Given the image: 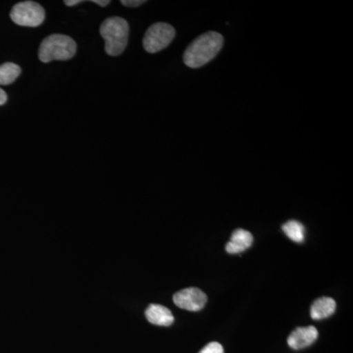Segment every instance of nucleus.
<instances>
[{
  "instance_id": "obj_7",
  "label": "nucleus",
  "mask_w": 353,
  "mask_h": 353,
  "mask_svg": "<svg viewBox=\"0 0 353 353\" xmlns=\"http://www.w3.org/2000/svg\"><path fill=\"white\" fill-rule=\"evenodd\" d=\"M318 339V331L314 326L299 327L290 334L288 345L292 350H301L312 345Z\"/></svg>"
},
{
  "instance_id": "obj_9",
  "label": "nucleus",
  "mask_w": 353,
  "mask_h": 353,
  "mask_svg": "<svg viewBox=\"0 0 353 353\" xmlns=\"http://www.w3.org/2000/svg\"><path fill=\"white\" fill-rule=\"evenodd\" d=\"M253 243L252 234L245 230L238 229L234 231L231 236V241L226 245V250L228 253L231 254H236L245 252L250 248Z\"/></svg>"
},
{
  "instance_id": "obj_8",
  "label": "nucleus",
  "mask_w": 353,
  "mask_h": 353,
  "mask_svg": "<svg viewBox=\"0 0 353 353\" xmlns=\"http://www.w3.org/2000/svg\"><path fill=\"white\" fill-rule=\"evenodd\" d=\"M145 317L148 322L157 326H171L174 323V316L168 308L160 304H150L145 310Z\"/></svg>"
},
{
  "instance_id": "obj_12",
  "label": "nucleus",
  "mask_w": 353,
  "mask_h": 353,
  "mask_svg": "<svg viewBox=\"0 0 353 353\" xmlns=\"http://www.w3.org/2000/svg\"><path fill=\"white\" fill-rule=\"evenodd\" d=\"M283 231L288 238L296 243H303L304 240V227L301 223L292 220L283 225Z\"/></svg>"
},
{
  "instance_id": "obj_15",
  "label": "nucleus",
  "mask_w": 353,
  "mask_h": 353,
  "mask_svg": "<svg viewBox=\"0 0 353 353\" xmlns=\"http://www.w3.org/2000/svg\"><path fill=\"white\" fill-rule=\"evenodd\" d=\"M6 101H7L6 92H4L3 90H1V88H0V106L3 105V104H6Z\"/></svg>"
},
{
  "instance_id": "obj_17",
  "label": "nucleus",
  "mask_w": 353,
  "mask_h": 353,
  "mask_svg": "<svg viewBox=\"0 0 353 353\" xmlns=\"http://www.w3.org/2000/svg\"><path fill=\"white\" fill-rule=\"evenodd\" d=\"M82 0H66V1H64V3L67 6H75L77 4L82 3Z\"/></svg>"
},
{
  "instance_id": "obj_1",
  "label": "nucleus",
  "mask_w": 353,
  "mask_h": 353,
  "mask_svg": "<svg viewBox=\"0 0 353 353\" xmlns=\"http://www.w3.org/2000/svg\"><path fill=\"white\" fill-rule=\"evenodd\" d=\"M224 39L219 32H208L190 44L183 53V62L190 68H199L208 64L219 53Z\"/></svg>"
},
{
  "instance_id": "obj_5",
  "label": "nucleus",
  "mask_w": 353,
  "mask_h": 353,
  "mask_svg": "<svg viewBox=\"0 0 353 353\" xmlns=\"http://www.w3.org/2000/svg\"><path fill=\"white\" fill-rule=\"evenodd\" d=\"M175 29L167 23H155L148 28L143 38V48L148 53L159 52L175 38Z\"/></svg>"
},
{
  "instance_id": "obj_11",
  "label": "nucleus",
  "mask_w": 353,
  "mask_h": 353,
  "mask_svg": "<svg viewBox=\"0 0 353 353\" xmlns=\"http://www.w3.org/2000/svg\"><path fill=\"white\" fill-rule=\"evenodd\" d=\"M20 74L19 65L12 63V62H6V63L0 65V85H10L15 82Z\"/></svg>"
},
{
  "instance_id": "obj_14",
  "label": "nucleus",
  "mask_w": 353,
  "mask_h": 353,
  "mask_svg": "<svg viewBox=\"0 0 353 353\" xmlns=\"http://www.w3.org/2000/svg\"><path fill=\"white\" fill-rule=\"evenodd\" d=\"M121 3L127 7H138L145 3V0H121Z\"/></svg>"
},
{
  "instance_id": "obj_4",
  "label": "nucleus",
  "mask_w": 353,
  "mask_h": 353,
  "mask_svg": "<svg viewBox=\"0 0 353 353\" xmlns=\"http://www.w3.org/2000/svg\"><path fill=\"white\" fill-rule=\"evenodd\" d=\"M10 18L15 24L22 27L36 28L43 24L46 19V11L37 2L23 1L13 6Z\"/></svg>"
},
{
  "instance_id": "obj_2",
  "label": "nucleus",
  "mask_w": 353,
  "mask_h": 353,
  "mask_svg": "<svg viewBox=\"0 0 353 353\" xmlns=\"http://www.w3.org/2000/svg\"><path fill=\"white\" fill-rule=\"evenodd\" d=\"M129 24L120 17H110L101 26V36L105 41V51L110 57H119L126 50L129 39Z\"/></svg>"
},
{
  "instance_id": "obj_16",
  "label": "nucleus",
  "mask_w": 353,
  "mask_h": 353,
  "mask_svg": "<svg viewBox=\"0 0 353 353\" xmlns=\"http://www.w3.org/2000/svg\"><path fill=\"white\" fill-rule=\"evenodd\" d=\"M92 2L101 7H105L110 4V0H94Z\"/></svg>"
},
{
  "instance_id": "obj_3",
  "label": "nucleus",
  "mask_w": 353,
  "mask_h": 353,
  "mask_svg": "<svg viewBox=\"0 0 353 353\" xmlns=\"http://www.w3.org/2000/svg\"><path fill=\"white\" fill-rule=\"evenodd\" d=\"M76 51V41L69 36L60 34H50L41 41L39 58L43 63H50L53 60L65 61L75 57Z\"/></svg>"
},
{
  "instance_id": "obj_10",
  "label": "nucleus",
  "mask_w": 353,
  "mask_h": 353,
  "mask_svg": "<svg viewBox=\"0 0 353 353\" xmlns=\"http://www.w3.org/2000/svg\"><path fill=\"white\" fill-rule=\"evenodd\" d=\"M336 311V301L331 297H320L316 299L310 309L311 317L314 320L325 319L333 315Z\"/></svg>"
},
{
  "instance_id": "obj_6",
  "label": "nucleus",
  "mask_w": 353,
  "mask_h": 353,
  "mask_svg": "<svg viewBox=\"0 0 353 353\" xmlns=\"http://www.w3.org/2000/svg\"><path fill=\"white\" fill-rule=\"evenodd\" d=\"M173 301L178 307L185 310L199 311L208 303V296L197 288H188L176 292L174 294Z\"/></svg>"
},
{
  "instance_id": "obj_13",
  "label": "nucleus",
  "mask_w": 353,
  "mask_h": 353,
  "mask_svg": "<svg viewBox=\"0 0 353 353\" xmlns=\"http://www.w3.org/2000/svg\"><path fill=\"white\" fill-rule=\"evenodd\" d=\"M199 353H224V348L219 343L212 341V343H209L208 345L202 348Z\"/></svg>"
}]
</instances>
